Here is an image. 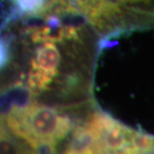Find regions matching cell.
<instances>
[{
	"instance_id": "6",
	"label": "cell",
	"mask_w": 154,
	"mask_h": 154,
	"mask_svg": "<svg viewBox=\"0 0 154 154\" xmlns=\"http://www.w3.org/2000/svg\"><path fill=\"white\" fill-rule=\"evenodd\" d=\"M62 154H100L84 139L75 135L72 144L64 150Z\"/></svg>"
},
{
	"instance_id": "2",
	"label": "cell",
	"mask_w": 154,
	"mask_h": 154,
	"mask_svg": "<svg viewBox=\"0 0 154 154\" xmlns=\"http://www.w3.org/2000/svg\"><path fill=\"white\" fill-rule=\"evenodd\" d=\"M75 134L100 154L154 152V136L134 130L100 111L91 113Z\"/></svg>"
},
{
	"instance_id": "7",
	"label": "cell",
	"mask_w": 154,
	"mask_h": 154,
	"mask_svg": "<svg viewBox=\"0 0 154 154\" xmlns=\"http://www.w3.org/2000/svg\"><path fill=\"white\" fill-rule=\"evenodd\" d=\"M67 1H69L73 6H75L81 12V14L85 15L86 12L99 0H67Z\"/></svg>"
},
{
	"instance_id": "1",
	"label": "cell",
	"mask_w": 154,
	"mask_h": 154,
	"mask_svg": "<svg viewBox=\"0 0 154 154\" xmlns=\"http://www.w3.org/2000/svg\"><path fill=\"white\" fill-rule=\"evenodd\" d=\"M2 119L15 137L38 151L49 154H53L72 128L66 113L38 103L11 106Z\"/></svg>"
},
{
	"instance_id": "8",
	"label": "cell",
	"mask_w": 154,
	"mask_h": 154,
	"mask_svg": "<svg viewBox=\"0 0 154 154\" xmlns=\"http://www.w3.org/2000/svg\"><path fill=\"white\" fill-rule=\"evenodd\" d=\"M120 3H137V2H146L149 0H117Z\"/></svg>"
},
{
	"instance_id": "3",
	"label": "cell",
	"mask_w": 154,
	"mask_h": 154,
	"mask_svg": "<svg viewBox=\"0 0 154 154\" xmlns=\"http://www.w3.org/2000/svg\"><path fill=\"white\" fill-rule=\"evenodd\" d=\"M61 53L55 42H44L36 48L30 61L27 86L32 93H41L59 74Z\"/></svg>"
},
{
	"instance_id": "5",
	"label": "cell",
	"mask_w": 154,
	"mask_h": 154,
	"mask_svg": "<svg viewBox=\"0 0 154 154\" xmlns=\"http://www.w3.org/2000/svg\"><path fill=\"white\" fill-rule=\"evenodd\" d=\"M12 3L11 13L8 20L23 15H38L46 4L47 0H10Z\"/></svg>"
},
{
	"instance_id": "9",
	"label": "cell",
	"mask_w": 154,
	"mask_h": 154,
	"mask_svg": "<svg viewBox=\"0 0 154 154\" xmlns=\"http://www.w3.org/2000/svg\"><path fill=\"white\" fill-rule=\"evenodd\" d=\"M146 154H154V152H152V153H146Z\"/></svg>"
},
{
	"instance_id": "4",
	"label": "cell",
	"mask_w": 154,
	"mask_h": 154,
	"mask_svg": "<svg viewBox=\"0 0 154 154\" xmlns=\"http://www.w3.org/2000/svg\"><path fill=\"white\" fill-rule=\"evenodd\" d=\"M1 154H49L38 151L18 139L1 123Z\"/></svg>"
}]
</instances>
